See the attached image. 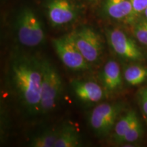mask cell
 Returning <instances> with one entry per match:
<instances>
[{
    "instance_id": "cell-1",
    "label": "cell",
    "mask_w": 147,
    "mask_h": 147,
    "mask_svg": "<svg viewBox=\"0 0 147 147\" xmlns=\"http://www.w3.org/2000/svg\"><path fill=\"white\" fill-rule=\"evenodd\" d=\"M11 79L21 102L30 114L40 113L41 60L33 57H16L10 67Z\"/></svg>"
},
{
    "instance_id": "cell-2",
    "label": "cell",
    "mask_w": 147,
    "mask_h": 147,
    "mask_svg": "<svg viewBox=\"0 0 147 147\" xmlns=\"http://www.w3.org/2000/svg\"><path fill=\"white\" fill-rule=\"evenodd\" d=\"M42 88L40 114L47 115L56 107L61 94L62 80L55 67L47 59L41 60Z\"/></svg>"
},
{
    "instance_id": "cell-3",
    "label": "cell",
    "mask_w": 147,
    "mask_h": 147,
    "mask_svg": "<svg viewBox=\"0 0 147 147\" xmlns=\"http://www.w3.org/2000/svg\"><path fill=\"white\" fill-rule=\"evenodd\" d=\"M16 32L18 41L25 47H37L45 40L41 23L36 14L29 8H24L18 14Z\"/></svg>"
},
{
    "instance_id": "cell-4",
    "label": "cell",
    "mask_w": 147,
    "mask_h": 147,
    "mask_svg": "<svg viewBox=\"0 0 147 147\" xmlns=\"http://www.w3.org/2000/svg\"><path fill=\"white\" fill-rule=\"evenodd\" d=\"M71 39L89 63H96L103 53L100 37L89 27H82L69 34Z\"/></svg>"
},
{
    "instance_id": "cell-5",
    "label": "cell",
    "mask_w": 147,
    "mask_h": 147,
    "mask_svg": "<svg viewBox=\"0 0 147 147\" xmlns=\"http://www.w3.org/2000/svg\"><path fill=\"white\" fill-rule=\"evenodd\" d=\"M57 55L65 66L72 70L80 71L89 69V63L67 36L53 40Z\"/></svg>"
},
{
    "instance_id": "cell-6",
    "label": "cell",
    "mask_w": 147,
    "mask_h": 147,
    "mask_svg": "<svg viewBox=\"0 0 147 147\" xmlns=\"http://www.w3.org/2000/svg\"><path fill=\"white\" fill-rule=\"evenodd\" d=\"M119 106L116 104L103 103L96 106L91 112L89 123L91 128L97 135L104 136L115 125Z\"/></svg>"
},
{
    "instance_id": "cell-7",
    "label": "cell",
    "mask_w": 147,
    "mask_h": 147,
    "mask_svg": "<svg viewBox=\"0 0 147 147\" xmlns=\"http://www.w3.org/2000/svg\"><path fill=\"white\" fill-rule=\"evenodd\" d=\"M108 40L114 51L121 57L130 61H142L144 59L136 43L120 29L110 31Z\"/></svg>"
},
{
    "instance_id": "cell-8",
    "label": "cell",
    "mask_w": 147,
    "mask_h": 147,
    "mask_svg": "<svg viewBox=\"0 0 147 147\" xmlns=\"http://www.w3.org/2000/svg\"><path fill=\"white\" fill-rule=\"evenodd\" d=\"M47 15L53 26H63L76 19L78 9L71 0H50Z\"/></svg>"
},
{
    "instance_id": "cell-9",
    "label": "cell",
    "mask_w": 147,
    "mask_h": 147,
    "mask_svg": "<svg viewBox=\"0 0 147 147\" xmlns=\"http://www.w3.org/2000/svg\"><path fill=\"white\" fill-rule=\"evenodd\" d=\"M104 8L108 16L118 21L129 22L136 15L130 0H106Z\"/></svg>"
},
{
    "instance_id": "cell-10",
    "label": "cell",
    "mask_w": 147,
    "mask_h": 147,
    "mask_svg": "<svg viewBox=\"0 0 147 147\" xmlns=\"http://www.w3.org/2000/svg\"><path fill=\"white\" fill-rule=\"evenodd\" d=\"M73 90L78 99L84 102L95 103L104 97V90L93 81H73Z\"/></svg>"
},
{
    "instance_id": "cell-11",
    "label": "cell",
    "mask_w": 147,
    "mask_h": 147,
    "mask_svg": "<svg viewBox=\"0 0 147 147\" xmlns=\"http://www.w3.org/2000/svg\"><path fill=\"white\" fill-rule=\"evenodd\" d=\"M101 81L104 90L111 92L117 89L122 83V75L117 61L110 60L104 65L101 73Z\"/></svg>"
},
{
    "instance_id": "cell-12",
    "label": "cell",
    "mask_w": 147,
    "mask_h": 147,
    "mask_svg": "<svg viewBox=\"0 0 147 147\" xmlns=\"http://www.w3.org/2000/svg\"><path fill=\"white\" fill-rule=\"evenodd\" d=\"M81 144V139L74 128L66 126L59 130L54 147H77Z\"/></svg>"
},
{
    "instance_id": "cell-13",
    "label": "cell",
    "mask_w": 147,
    "mask_h": 147,
    "mask_svg": "<svg viewBox=\"0 0 147 147\" xmlns=\"http://www.w3.org/2000/svg\"><path fill=\"white\" fill-rule=\"evenodd\" d=\"M137 117L136 113L134 110H130L123 116L115 124L114 127L115 128L114 139L116 142L121 144V140Z\"/></svg>"
},
{
    "instance_id": "cell-14",
    "label": "cell",
    "mask_w": 147,
    "mask_h": 147,
    "mask_svg": "<svg viewBox=\"0 0 147 147\" xmlns=\"http://www.w3.org/2000/svg\"><path fill=\"white\" fill-rule=\"evenodd\" d=\"M147 78V68L142 65H134L127 67L124 78L129 84L137 86L142 83Z\"/></svg>"
},
{
    "instance_id": "cell-15",
    "label": "cell",
    "mask_w": 147,
    "mask_h": 147,
    "mask_svg": "<svg viewBox=\"0 0 147 147\" xmlns=\"http://www.w3.org/2000/svg\"><path fill=\"white\" fill-rule=\"evenodd\" d=\"M60 129L47 130L33 138L29 142L32 147H54Z\"/></svg>"
},
{
    "instance_id": "cell-16",
    "label": "cell",
    "mask_w": 147,
    "mask_h": 147,
    "mask_svg": "<svg viewBox=\"0 0 147 147\" xmlns=\"http://www.w3.org/2000/svg\"><path fill=\"white\" fill-rule=\"evenodd\" d=\"M143 134V127L141 122L140 121L138 117H136L134 122L132 123L131 125L129 128L128 131L123 138L121 140V144L123 143H133L136 142L137 140L140 138Z\"/></svg>"
},
{
    "instance_id": "cell-17",
    "label": "cell",
    "mask_w": 147,
    "mask_h": 147,
    "mask_svg": "<svg viewBox=\"0 0 147 147\" xmlns=\"http://www.w3.org/2000/svg\"><path fill=\"white\" fill-rule=\"evenodd\" d=\"M134 36L138 41L147 46V20L142 21L134 27Z\"/></svg>"
},
{
    "instance_id": "cell-18",
    "label": "cell",
    "mask_w": 147,
    "mask_h": 147,
    "mask_svg": "<svg viewBox=\"0 0 147 147\" xmlns=\"http://www.w3.org/2000/svg\"><path fill=\"white\" fill-rule=\"evenodd\" d=\"M138 97L142 113L147 121V87L140 90Z\"/></svg>"
},
{
    "instance_id": "cell-19",
    "label": "cell",
    "mask_w": 147,
    "mask_h": 147,
    "mask_svg": "<svg viewBox=\"0 0 147 147\" xmlns=\"http://www.w3.org/2000/svg\"><path fill=\"white\" fill-rule=\"evenodd\" d=\"M136 14H138L147 8V0H130Z\"/></svg>"
},
{
    "instance_id": "cell-20",
    "label": "cell",
    "mask_w": 147,
    "mask_h": 147,
    "mask_svg": "<svg viewBox=\"0 0 147 147\" xmlns=\"http://www.w3.org/2000/svg\"><path fill=\"white\" fill-rule=\"evenodd\" d=\"M144 14L145 17H146V19L147 20V8H146V10L144 11Z\"/></svg>"
},
{
    "instance_id": "cell-21",
    "label": "cell",
    "mask_w": 147,
    "mask_h": 147,
    "mask_svg": "<svg viewBox=\"0 0 147 147\" xmlns=\"http://www.w3.org/2000/svg\"><path fill=\"white\" fill-rule=\"evenodd\" d=\"M90 1H93V0H90Z\"/></svg>"
}]
</instances>
